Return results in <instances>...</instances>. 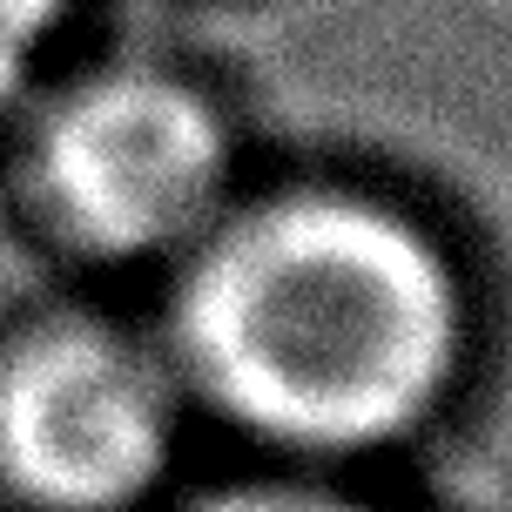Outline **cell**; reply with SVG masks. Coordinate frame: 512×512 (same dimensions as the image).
<instances>
[{"instance_id": "1", "label": "cell", "mask_w": 512, "mask_h": 512, "mask_svg": "<svg viewBox=\"0 0 512 512\" xmlns=\"http://www.w3.org/2000/svg\"><path fill=\"white\" fill-rule=\"evenodd\" d=\"M189 378L283 445H378L445 391L459 290L391 209L290 196L209 236L176 297Z\"/></svg>"}, {"instance_id": "2", "label": "cell", "mask_w": 512, "mask_h": 512, "mask_svg": "<svg viewBox=\"0 0 512 512\" xmlns=\"http://www.w3.org/2000/svg\"><path fill=\"white\" fill-rule=\"evenodd\" d=\"M34 203L95 256L189 243L230 182L223 115L162 68H108L54 95L27 142Z\"/></svg>"}, {"instance_id": "3", "label": "cell", "mask_w": 512, "mask_h": 512, "mask_svg": "<svg viewBox=\"0 0 512 512\" xmlns=\"http://www.w3.org/2000/svg\"><path fill=\"white\" fill-rule=\"evenodd\" d=\"M176 452V391L108 324H41L0 351V479L41 512H122Z\"/></svg>"}, {"instance_id": "4", "label": "cell", "mask_w": 512, "mask_h": 512, "mask_svg": "<svg viewBox=\"0 0 512 512\" xmlns=\"http://www.w3.org/2000/svg\"><path fill=\"white\" fill-rule=\"evenodd\" d=\"M61 21H68V0H0V108H14L34 88Z\"/></svg>"}, {"instance_id": "5", "label": "cell", "mask_w": 512, "mask_h": 512, "mask_svg": "<svg viewBox=\"0 0 512 512\" xmlns=\"http://www.w3.org/2000/svg\"><path fill=\"white\" fill-rule=\"evenodd\" d=\"M196 512H358L337 506V499H317V492H283V486H250V492H223Z\"/></svg>"}]
</instances>
